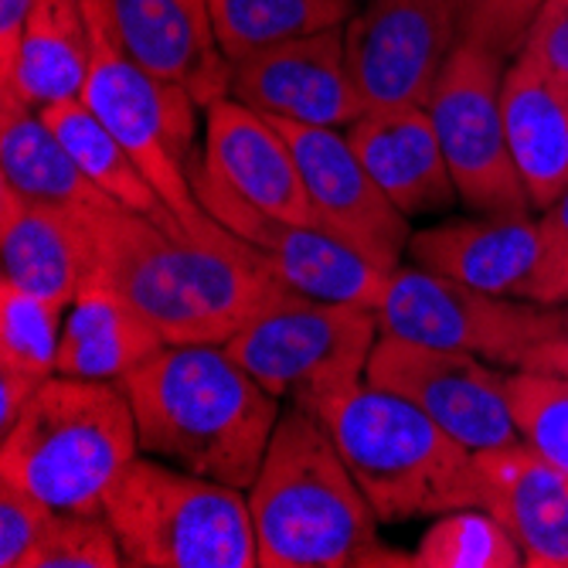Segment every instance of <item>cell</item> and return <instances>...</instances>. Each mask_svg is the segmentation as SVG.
<instances>
[{"label":"cell","mask_w":568,"mask_h":568,"mask_svg":"<svg viewBox=\"0 0 568 568\" xmlns=\"http://www.w3.org/2000/svg\"><path fill=\"white\" fill-rule=\"evenodd\" d=\"M95 276L164 334L168 344H225L286 286L266 260L219 219L194 235L178 219L110 212L89 222Z\"/></svg>","instance_id":"6da1fadb"},{"label":"cell","mask_w":568,"mask_h":568,"mask_svg":"<svg viewBox=\"0 0 568 568\" xmlns=\"http://www.w3.org/2000/svg\"><path fill=\"white\" fill-rule=\"evenodd\" d=\"M120 385L140 453L225 487L255 484L283 412L225 344H164Z\"/></svg>","instance_id":"7a4b0ae2"},{"label":"cell","mask_w":568,"mask_h":568,"mask_svg":"<svg viewBox=\"0 0 568 568\" xmlns=\"http://www.w3.org/2000/svg\"><path fill=\"white\" fill-rule=\"evenodd\" d=\"M245 494L260 568H412V555L382 541L378 514L327 426L296 405L280 416L263 470Z\"/></svg>","instance_id":"3957f363"},{"label":"cell","mask_w":568,"mask_h":568,"mask_svg":"<svg viewBox=\"0 0 568 568\" xmlns=\"http://www.w3.org/2000/svg\"><path fill=\"white\" fill-rule=\"evenodd\" d=\"M136 456L123 385L51 375L0 436V484L65 514H106L110 490Z\"/></svg>","instance_id":"277c9868"},{"label":"cell","mask_w":568,"mask_h":568,"mask_svg":"<svg viewBox=\"0 0 568 568\" xmlns=\"http://www.w3.org/2000/svg\"><path fill=\"white\" fill-rule=\"evenodd\" d=\"M321 423L382 525L480 507L477 453L412 402L361 382L324 412Z\"/></svg>","instance_id":"5b68a950"},{"label":"cell","mask_w":568,"mask_h":568,"mask_svg":"<svg viewBox=\"0 0 568 568\" xmlns=\"http://www.w3.org/2000/svg\"><path fill=\"white\" fill-rule=\"evenodd\" d=\"M130 568H260L248 494L140 453L106 497Z\"/></svg>","instance_id":"8992f818"},{"label":"cell","mask_w":568,"mask_h":568,"mask_svg":"<svg viewBox=\"0 0 568 568\" xmlns=\"http://www.w3.org/2000/svg\"><path fill=\"white\" fill-rule=\"evenodd\" d=\"M378 337L375 310L286 286L225 341V351L266 392L321 419L344 392L365 382Z\"/></svg>","instance_id":"52a82bcc"},{"label":"cell","mask_w":568,"mask_h":568,"mask_svg":"<svg viewBox=\"0 0 568 568\" xmlns=\"http://www.w3.org/2000/svg\"><path fill=\"white\" fill-rule=\"evenodd\" d=\"M85 11L92 24V69L82 89V102L130 150V158L140 164L146 181L158 187L178 222L187 232L204 235L215 225V219L204 212L187 178L197 130L194 113L201 106L184 89L136 65L113 41L110 28L102 24L89 0Z\"/></svg>","instance_id":"ba28073f"},{"label":"cell","mask_w":568,"mask_h":568,"mask_svg":"<svg viewBox=\"0 0 568 568\" xmlns=\"http://www.w3.org/2000/svg\"><path fill=\"white\" fill-rule=\"evenodd\" d=\"M382 334L467 351L497 368H521L545 341L565 334V306L494 296L459 280L398 266L378 303Z\"/></svg>","instance_id":"9c48e42d"},{"label":"cell","mask_w":568,"mask_h":568,"mask_svg":"<svg viewBox=\"0 0 568 568\" xmlns=\"http://www.w3.org/2000/svg\"><path fill=\"white\" fill-rule=\"evenodd\" d=\"M507 65L510 62L494 51L456 44L429 99L423 102L443 143L459 201L477 215L531 212L525 181L514 168L504 133L500 89Z\"/></svg>","instance_id":"30bf717a"},{"label":"cell","mask_w":568,"mask_h":568,"mask_svg":"<svg viewBox=\"0 0 568 568\" xmlns=\"http://www.w3.org/2000/svg\"><path fill=\"white\" fill-rule=\"evenodd\" d=\"M507 375L510 372L467 351L382 334L365 382L412 402L467 449L487 453L521 443Z\"/></svg>","instance_id":"8fae6325"},{"label":"cell","mask_w":568,"mask_h":568,"mask_svg":"<svg viewBox=\"0 0 568 568\" xmlns=\"http://www.w3.org/2000/svg\"><path fill=\"white\" fill-rule=\"evenodd\" d=\"M187 178L204 212L260 252L283 286L331 303L378 310L392 273L375 270L354 248L314 225H296L255 209L209 168L204 153L197 150L187 161Z\"/></svg>","instance_id":"7c38bea8"},{"label":"cell","mask_w":568,"mask_h":568,"mask_svg":"<svg viewBox=\"0 0 568 568\" xmlns=\"http://www.w3.org/2000/svg\"><path fill=\"white\" fill-rule=\"evenodd\" d=\"M273 120V116H270ZM300 164L310 209L321 232L334 235L382 273H395L412 242L408 215L378 187L361 164L347 130L273 120Z\"/></svg>","instance_id":"4fadbf2b"},{"label":"cell","mask_w":568,"mask_h":568,"mask_svg":"<svg viewBox=\"0 0 568 568\" xmlns=\"http://www.w3.org/2000/svg\"><path fill=\"white\" fill-rule=\"evenodd\" d=\"M347 62L368 106H423L449 51V0H365L344 28Z\"/></svg>","instance_id":"5bb4252c"},{"label":"cell","mask_w":568,"mask_h":568,"mask_svg":"<svg viewBox=\"0 0 568 568\" xmlns=\"http://www.w3.org/2000/svg\"><path fill=\"white\" fill-rule=\"evenodd\" d=\"M232 99L273 120L347 130L372 106L361 95L344 28L280 41L232 62Z\"/></svg>","instance_id":"9a60e30c"},{"label":"cell","mask_w":568,"mask_h":568,"mask_svg":"<svg viewBox=\"0 0 568 568\" xmlns=\"http://www.w3.org/2000/svg\"><path fill=\"white\" fill-rule=\"evenodd\" d=\"M126 55L201 110L232 95V62L222 51L212 0H89Z\"/></svg>","instance_id":"2e32d148"},{"label":"cell","mask_w":568,"mask_h":568,"mask_svg":"<svg viewBox=\"0 0 568 568\" xmlns=\"http://www.w3.org/2000/svg\"><path fill=\"white\" fill-rule=\"evenodd\" d=\"M408 255L419 270L459 280L494 296L535 303L545 245L541 225L531 212L474 215L412 232Z\"/></svg>","instance_id":"e0dca14e"},{"label":"cell","mask_w":568,"mask_h":568,"mask_svg":"<svg viewBox=\"0 0 568 568\" xmlns=\"http://www.w3.org/2000/svg\"><path fill=\"white\" fill-rule=\"evenodd\" d=\"M204 113L209 123L201 153L209 168L266 215L317 229L300 164L280 126L232 95Z\"/></svg>","instance_id":"ac0fdd59"},{"label":"cell","mask_w":568,"mask_h":568,"mask_svg":"<svg viewBox=\"0 0 568 568\" xmlns=\"http://www.w3.org/2000/svg\"><path fill=\"white\" fill-rule=\"evenodd\" d=\"M0 252L4 280L72 306L99 270V242L85 219L31 201L0 184Z\"/></svg>","instance_id":"d6986e66"},{"label":"cell","mask_w":568,"mask_h":568,"mask_svg":"<svg viewBox=\"0 0 568 568\" xmlns=\"http://www.w3.org/2000/svg\"><path fill=\"white\" fill-rule=\"evenodd\" d=\"M480 507L514 535L528 568H568V470L531 446L477 453Z\"/></svg>","instance_id":"ffe728a7"},{"label":"cell","mask_w":568,"mask_h":568,"mask_svg":"<svg viewBox=\"0 0 568 568\" xmlns=\"http://www.w3.org/2000/svg\"><path fill=\"white\" fill-rule=\"evenodd\" d=\"M347 140L402 215H436L456 204L459 191L426 106L368 110L347 126Z\"/></svg>","instance_id":"44dd1931"},{"label":"cell","mask_w":568,"mask_h":568,"mask_svg":"<svg viewBox=\"0 0 568 568\" xmlns=\"http://www.w3.org/2000/svg\"><path fill=\"white\" fill-rule=\"evenodd\" d=\"M500 110L531 209L545 212L568 191V82L521 51L504 72Z\"/></svg>","instance_id":"7402d4cb"},{"label":"cell","mask_w":568,"mask_h":568,"mask_svg":"<svg viewBox=\"0 0 568 568\" xmlns=\"http://www.w3.org/2000/svg\"><path fill=\"white\" fill-rule=\"evenodd\" d=\"M92 69V24L85 0H38L14 62L0 72L4 110H48L82 99Z\"/></svg>","instance_id":"603a6c76"},{"label":"cell","mask_w":568,"mask_h":568,"mask_svg":"<svg viewBox=\"0 0 568 568\" xmlns=\"http://www.w3.org/2000/svg\"><path fill=\"white\" fill-rule=\"evenodd\" d=\"M164 344V334L130 300L92 276L65 310L59 375L120 385Z\"/></svg>","instance_id":"cb8c5ba5"},{"label":"cell","mask_w":568,"mask_h":568,"mask_svg":"<svg viewBox=\"0 0 568 568\" xmlns=\"http://www.w3.org/2000/svg\"><path fill=\"white\" fill-rule=\"evenodd\" d=\"M0 174L18 194L72 212L85 222L110 212H126L79 168L65 143L51 133L44 116L34 110H4V120H0Z\"/></svg>","instance_id":"d4e9b609"},{"label":"cell","mask_w":568,"mask_h":568,"mask_svg":"<svg viewBox=\"0 0 568 568\" xmlns=\"http://www.w3.org/2000/svg\"><path fill=\"white\" fill-rule=\"evenodd\" d=\"M41 116L51 126V133H55L65 143V150L79 161V168L106 191L120 209L143 215L150 222L178 219L158 194V187L146 181L140 164L130 158V150L113 136V130L102 123L82 99L48 106L41 110Z\"/></svg>","instance_id":"484cf974"},{"label":"cell","mask_w":568,"mask_h":568,"mask_svg":"<svg viewBox=\"0 0 568 568\" xmlns=\"http://www.w3.org/2000/svg\"><path fill=\"white\" fill-rule=\"evenodd\" d=\"M365 0H212L215 31L229 62L280 41L347 28Z\"/></svg>","instance_id":"4316f807"},{"label":"cell","mask_w":568,"mask_h":568,"mask_svg":"<svg viewBox=\"0 0 568 568\" xmlns=\"http://www.w3.org/2000/svg\"><path fill=\"white\" fill-rule=\"evenodd\" d=\"M525 555L514 535L484 507L439 514L412 551V568H521Z\"/></svg>","instance_id":"83f0119b"},{"label":"cell","mask_w":568,"mask_h":568,"mask_svg":"<svg viewBox=\"0 0 568 568\" xmlns=\"http://www.w3.org/2000/svg\"><path fill=\"white\" fill-rule=\"evenodd\" d=\"M65 306L51 303L11 280L0 283V361L28 375H59V344Z\"/></svg>","instance_id":"f1b7e54d"},{"label":"cell","mask_w":568,"mask_h":568,"mask_svg":"<svg viewBox=\"0 0 568 568\" xmlns=\"http://www.w3.org/2000/svg\"><path fill=\"white\" fill-rule=\"evenodd\" d=\"M507 388L521 443L568 470V378L514 368Z\"/></svg>","instance_id":"f546056e"},{"label":"cell","mask_w":568,"mask_h":568,"mask_svg":"<svg viewBox=\"0 0 568 568\" xmlns=\"http://www.w3.org/2000/svg\"><path fill=\"white\" fill-rule=\"evenodd\" d=\"M126 555L106 514L55 510L31 568H120Z\"/></svg>","instance_id":"4dcf8cb0"},{"label":"cell","mask_w":568,"mask_h":568,"mask_svg":"<svg viewBox=\"0 0 568 568\" xmlns=\"http://www.w3.org/2000/svg\"><path fill=\"white\" fill-rule=\"evenodd\" d=\"M456 44H474L514 62L531 34L541 0H449Z\"/></svg>","instance_id":"1f68e13d"},{"label":"cell","mask_w":568,"mask_h":568,"mask_svg":"<svg viewBox=\"0 0 568 568\" xmlns=\"http://www.w3.org/2000/svg\"><path fill=\"white\" fill-rule=\"evenodd\" d=\"M51 518H55V507L34 500L11 484H0V565L31 568Z\"/></svg>","instance_id":"d6a6232c"},{"label":"cell","mask_w":568,"mask_h":568,"mask_svg":"<svg viewBox=\"0 0 568 568\" xmlns=\"http://www.w3.org/2000/svg\"><path fill=\"white\" fill-rule=\"evenodd\" d=\"M545 263L535 290V303L565 306L568 303V191L538 215Z\"/></svg>","instance_id":"836d02e7"},{"label":"cell","mask_w":568,"mask_h":568,"mask_svg":"<svg viewBox=\"0 0 568 568\" xmlns=\"http://www.w3.org/2000/svg\"><path fill=\"white\" fill-rule=\"evenodd\" d=\"M551 75L568 82V0H541L525 48Z\"/></svg>","instance_id":"e575fe53"},{"label":"cell","mask_w":568,"mask_h":568,"mask_svg":"<svg viewBox=\"0 0 568 568\" xmlns=\"http://www.w3.org/2000/svg\"><path fill=\"white\" fill-rule=\"evenodd\" d=\"M41 385H44V378L28 375V372L0 361V436L21 419V412L31 405V398L38 395Z\"/></svg>","instance_id":"d590c367"},{"label":"cell","mask_w":568,"mask_h":568,"mask_svg":"<svg viewBox=\"0 0 568 568\" xmlns=\"http://www.w3.org/2000/svg\"><path fill=\"white\" fill-rule=\"evenodd\" d=\"M34 8H38V0H0V72L14 62L21 31Z\"/></svg>","instance_id":"8d00e7d4"},{"label":"cell","mask_w":568,"mask_h":568,"mask_svg":"<svg viewBox=\"0 0 568 568\" xmlns=\"http://www.w3.org/2000/svg\"><path fill=\"white\" fill-rule=\"evenodd\" d=\"M525 372H548V375H561L568 378V334H558L551 341H545L541 347H535L525 357Z\"/></svg>","instance_id":"74e56055"},{"label":"cell","mask_w":568,"mask_h":568,"mask_svg":"<svg viewBox=\"0 0 568 568\" xmlns=\"http://www.w3.org/2000/svg\"><path fill=\"white\" fill-rule=\"evenodd\" d=\"M565 334H568V303H565Z\"/></svg>","instance_id":"f35d334b"}]
</instances>
